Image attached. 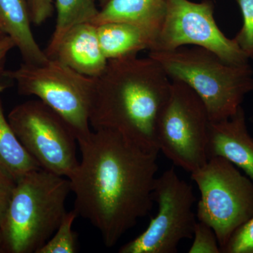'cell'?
<instances>
[{
	"mask_svg": "<svg viewBox=\"0 0 253 253\" xmlns=\"http://www.w3.org/2000/svg\"><path fill=\"white\" fill-rule=\"evenodd\" d=\"M78 144L81 160L68 179L74 211L113 247L154 206L158 152L110 129L91 131Z\"/></svg>",
	"mask_w": 253,
	"mask_h": 253,
	"instance_id": "obj_1",
	"label": "cell"
},
{
	"mask_svg": "<svg viewBox=\"0 0 253 253\" xmlns=\"http://www.w3.org/2000/svg\"><path fill=\"white\" fill-rule=\"evenodd\" d=\"M208 159L221 157L241 168L253 182V139L248 131L242 106L228 119L211 122Z\"/></svg>",
	"mask_w": 253,
	"mask_h": 253,
	"instance_id": "obj_11",
	"label": "cell"
},
{
	"mask_svg": "<svg viewBox=\"0 0 253 253\" xmlns=\"http://www.w3.org/2000/svg\"><path fill=\"white\" fill-rule=\"evenodd\" d=\"M71 191L68 178L42 168L18 179L0 223L4 253H37L67 212Z\"/></svg>",
	"mask_w": 253,
	"mask_h": 253,
	"instance_id": "obj_3",
	"label": "cell"
},
{
	"mask_svg": "<svg viewBox=\"0 0 253 253\" xmlns=\"http://www.w3.org/2000/svg\"><path fill=\"white\" fill-rule=\"evenodd\" d=\"M222 253H253V217L231 236Z\"/></svg>",
	"mask_w": 253,
	"mask_h": 253,
	"instance_id": "obj_21",
	"label": "cell"
},
{
	"mask_svg": "<svg viewBox=\"0 0 253 253\" xmlns=\"http://www.w3.org/2000/svg\"><path fill=\"white\" fill-rule=\"evenodd\" d=\"M1 94V93H0ZM0 168L15 181L36 169H41L29 153L18 140L5 117L0 96Z\"/></svg>",
	"mask_w": 253,
	"mask_h": 253,
	"instance_id": "obj_16",
	"label": "cell"
},
{
	"mask_svg": "<svg viewBox=\"0 0 253 253\" xmlns=\"http://www.w3.org/2000/svg\"><path fill=\"white\" fill-rule=\"evenodd\" d=\"M23 147L42 169L69 179L79 166L78 143L67 123L41 100L17 105L7 116Z\"/></svg>",
	"mask_w": 253,
	"mask_h": 253,
	"instance_id": "obj_8",
	"label": "cell"
},
{
	"mask_svg": "<svg viewBox=\"0 0 253 253\" xmlns=\"http://www.w3.org/2000/svg\"><path fill=\"white\" fill-rule=\"evenodd\" d=\"M5 36H6V34H5L4 32L2 31V29L0 28V40L2 39Z\"/></svg>",
	"mask_w": 253,
	"mask_h": 253,
	"instance_id": "obj_27",
	"label": "cell"
},
{
	"mask_svg": "<svg viewBox=\"0 0 253 253\" xmlns=\"http://www.w3.org/2000/svg\"><path fill=\"white\" fill-rule=\"evenodd\" d=\"M31 21L35 26H41L52 17L54 11L53 0H27Z\"/></svg>",
	"mask_w": 253,
	"mask_h": 253,
	"instance_id": "obj_22",
	"label": "cell"
},
{
	"mask_svg": "<svg viewBox=\"0 0 253 253\" xmlns=\"http://www.w3.org/2000/svg\"><path fill=\"white\" fill-rule=\"evenodd\" d=\"M4 253V240H3L2 232H1V226H0V253Z\"/></svg>",
	"mask_w": 253,
	"mask_h": 253,
	"instance_id": "obj_25",
	"label": "cell"
},
{
	"mask_svg": "<svg viewBox=\"0 0 253 253\" xmlns=\"http://www.w3.org/2000/svg\"><path fill=\"white\" fill-rule=\"evenodd\" d=\"M169 0H99V12L91 23H132L157 38L167 12Z\"/></svg>",
	"mask_w": 253,
	"mask_h": 253,
	"instance_id": "obj_13",
	"label": "cell"
},
{
	"mask_svg": "<svg viewBox=\"0 0 253 253\" xmlns=\"http://www.w3.org/2000/svg\"><path fill=\"white\" fill-rule=\"evenodd\" d=\"M27 0H0V28L19 50L23 62L41 65L50 59L35 39Z\"/></svg>",
	"mask_w": 253,
	"mask_h": 253,
	"instance_id": "obj_14",
	"label": "cell"
},
{
	"mask_svg": "<svg viewBox=\"0 0 253 253\" xmlns=\"http://www.w3.org/2000/svg\"><path fill=\"white\" fill-rule=\"evenodd\" d=\"M191 177L201 194L198 220L214 230L221 253L232 234L253 217V181L221 157L209 158Z\"/></svg>",
	"mask_w": 253,
	"mask_h": 253,
	"instance_id": "obj_6",
	"label": "cell"
},
{
	"mask_svg": "<svg viewBox=\"0 0 253 253\" xmlns=\"http://www.w3.org/2000/svg\"><path fill=\"white\" fill-rule=\"evenodd\" d=\"M14 47H16L14 42L9 36H6L0 40V78L6 71L5 65L8 54Z\"/></svg>",
	"mask_w": 253,
	"mask_h": 253,
	"instance_id": "obj_24",
	"label": "cell"
},
{
	"mask_svg": "<svg viewBox=\"0 0 253 253\" xmlns=\"http://www.w3.org/2000/svg\"><path fill=\"white\" fill-rule=\"evenodd\" d=\"M7 86L8 84H6V83H4V82L1 81V78H0V93L4 91L5 89L7 88Z\"/></svg>",
	"mask_w": 253,
	"mask_h": 253,
	"instance_id": "obj_26",
	"label": "cell"
},
{
	"mask_svg": "<svg viewBox=\"0 0 253 253\" xmlns=\"http://www.w3.org/2000/svg\"><path fill=\"white\" fill-rule=\"evenodd\" d=\"M243 16V26L234 38L241 51L253 59V0H236Z\"/></svg>",
	"mask_w": 253,
	"mask_h": 253,
	"instance_id": "obj_19",
	"label": "cell"
},
{
	"mask_svg": "<svg viewBox=\"0 0 253 253\" xmlns=\"http://www.w3.org/2000/svg\"><path fill=\"white\" fill-rule=\"evenodd\" d=\"M2 77L14 81L18 94L34 96L62 118L76 139L91 132L89 111L96 78L73 71L56 59L43 64L23 62Z\"/></svg>",
	"mask_w": 253,
	"mask_h": 253,
	"instance_id": "obj_5",
	"label": "cell"
},
{
	"mask_svg": "<svg viewBox=\"0 0 253 253\" xmlns=\"http://www.w3.org/2000/svg\"><path fill=\"white\" fill-rule=\"evenodd\" d=\"M158 212L144 232L120 248V253H175L184 239L194 236L196 202L192 186L172 167L156 178L154 193Z\"/></svg>",
	"mask_w": 253,
	"mask_h": 253,
	"instance_id": "obj_9",
	"label": "cell"
},
{
	"mask_svg": "<svg viewBox=\"0 0 253 253\" xmlns=\"http://www.w3.org/2000/svg\"><path fill=\"white\" fill-rule=\"evenodd\" d=\"M77 217L74 210L66 212L54 234L37 253H77V234L73 231L72 228Z\"/></svg>",
	"mask_w": 253,
	"mask_h": 253,
	"instance_id": "obj_18",
	"label": "cell"
},
{
	"mask_svg": "<svg viewBox=\"0 0 253 253\" xmlns=\"http://www.w3.org/2000/svg\"><path fill=\"white\" fill-rule=\"evenodd\" d=\"M101 49L108 60L137 55L154 48L156 38L144 28L132 23L109 22L96 26Z\"/></svg>",
	"mask_w": 253,
	"mask_h": 253,
	"instance_id": "obj_15",
	"label": "cell"
},
{
	"mask_svg": "<svg viewBox=\"0 0 253 253\" xmlns=\"http://www.w3.org/2000/svg\"><path fill=\"white\" fill-rule=\"evenodd\" d=\"M16 181L0 168V223L9 204Z\"/></svg>",
	"mask_w": 253,
	"mask_h": 253,
	"instance_id": "obj_23",
	"label": "cell"
},
{
	"mask_svg": "<svg viewBox=\"0 0 253 253\" xmlns=\"http://www.w3.org/2000/svg\"><path fill=\"white\" fill-rule=\"evenodd\" d=\"M192 245L189 253H221L220 246L214 230L199 220L195 225Z\"/></svg>",
	"mask_w": 253,
	"mask_h": 253,
	"instance_id": "obj_20",
	"label": "cell"
},
{
	"mask_svg": "<svg viewBox=\"0 0 253 253\" xmlns=\"http://www.w3.org/2000/svg\"><path fill=\"white\" fill-rule=\"evenodd\" d=\"M56 25L54 33L44 52L53 59L63 36L71 28L83 23H91L99 9L95 0H56Z\"/></svg>",
	"mask_w": 253,
	"mask_h": 253,
	"instance_id": "obj_17",
	"label": "cell"
},
{
	"mask_svg": "<svg viewBox=\"0 0 253 253\" xmlns=\"http://www.w3.org/2000/svg\"><path fill=\"white\" fill-rule=\"evenodd\" d=\"M211 120L202 100L182 82L172 81L156 126L158 149L189 173L208 162Z\"/></svg>",
	"mask_w": 253,
	"mask_h": 253,
	"instance_id": "obj_7",
	"label": "cell"
},
{
	"mask_svg": "<svg viewBox=\"0 0 253 253\" xmlns=\"http://www.w3.org/2000/svg\"><path fill=\"white\" fill-rule=\"evenodd\" d=\"M214 9L211 0L199 3L189 0H169L162 27L154 48L150 51L197 46L215 53L229 64H249V58L234 39L226 38L218 28Z\"/></svg>",
	"mask_w": 253,
	"mask_h": 253,
	"instance_id": "obj_10",
	"label": "cell"
},
{
	"mask_svg": "<svg viewBox=\"0 0 253 253\" xmlns=\"http://www.w3.org/2000/svg\"><path fill=\"white\" fill-rule=\"evenodd\" d=\"M53 59L93 78L99 77L109 62L100 45L97 27L89 22L71 28L63 36Z\"/></svg>",
	"mask_w": 253,
	"mask_h": 253,
	"instance_id": "obj_12",
	"label": "cell"
},
{
	"mask_svg": "<svg viewBox=\"0 0 253 253\" xmlns=\"http://www.w3.org/2000/svg\"><path fill=\"white\" fill-rule=\"evenodd\" d=\"M171 81L182 82L194 91L207 109L211 122L234 116L245 96L253 91L249 64L234 66L215 53L197 46L149 51Z\"/></svg>",
	"mask_w": 253,
	"mask_h": 253,
	"instance_id": "obj_4",
	"label": "cell"
},
{
	"mask_svg": "<svg viewBox=\"0 0 253 253\" xmlns=\"http://www.w3.org/2000/svg\"><path fill=\"white\" fill-rule=\"evenodd\" d=\"M171 83L154 59L137 55L109 60L96 78L89 123L97 129L119 132L148 151L160 152L156 126Z\"/></svg>",
	"mask_w": 253,
	"mask_h": 253,
	"instance_id": "obj_2",
	"label": "cell"
}]
</instances>
